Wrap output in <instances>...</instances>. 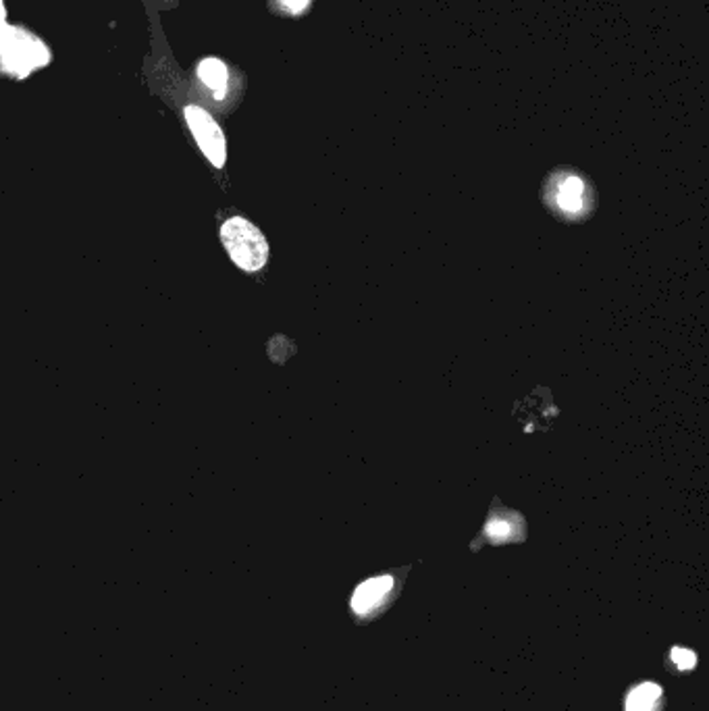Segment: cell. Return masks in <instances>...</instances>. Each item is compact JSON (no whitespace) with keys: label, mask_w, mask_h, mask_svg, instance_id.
Masks as SVG:
<instances>
[{"label":"cell","mask_w":709,"mask_h":711,"mask_svg":"<svg viewBox=\"0 0 709 711\" xmlns=\"http://www.w3.org/2000/svg\"><path fill=\"white\" fill-rule=\"evenodd\" d=\"M396 589V578L387 577L368 578L354 591L352 597V612L358 620H368L372 616H379V612L389 603L391 593Z\"/></svg>","instance_id":"obj_5"},{"label":"cell","mask_w":709,"mask_h":711,"mask_svg":"<svg viewBox=\"0 0 709 711\" xmlns=\"http://www.w3.org/2000/svg\"><path fill=\"white\" fill-rule=\"evenodd\" d=\"M198 75L200 80L215 92V96L221 100L227 94V82H229V73L225 63L219 58H204L198 67Z\"/></svg>","instance_id":"obj_7"},{"label":"cell","mask_w":709,"mask_h":711,"mask_svg":"<svg viewBox=\"0 0 709 711\" xmlns=\"http://www.w3.org/2000/svg\"><path fill=\"white\" fill-rule=\"evenodd\" d=\"M4 19V6H2V2H0V21Z\"/></svg>","instance_id":"obj_11"},{"label":"cell","mask_w":709,"mask_h":711,"mask_svg":"<svg viewBox=\"0 0 709 711\" xmlns=\"http://www.w3.org/2000/svg\"><path fill=\"white\" fill-rule=\"evenodd\" d=\"M281 2L285 4V8L289 13H302L310 4V0H281Z\"/></svg>","instance_id":"obj_10"},{"label":"cell","mask_w":709,"mask_h":711,"mask_svg":"<svg viewBox=\"0 0 709 711\" xmlns=\"http://www.w3.org/2000/svg\"><path fill=\"white\" fill-rule=\"evenodd\" d=\"M183 115L202 154L211 161L213 167L222 169L227 161V141H225V134L219 127V123L202 106H194V104L185 106Z\"/></svg>","instance_id":"obj_2"},{"label":"cell","mask_w":709,"mask_h":711,"mask_svg":"<svg viewBox=\"0 0 709 711\" xmlns=\"http://www.w3.org/2000/svg\"><path fill=\"white\" fill-rule=\"evenodd\" d=\"M40 54H48L44 46L36 38L21 34V30H6L0 34V56L4 61V67L15 71L17 75H27L34 67H42L44 61L38 58Z\"/></svg>","instance_id":"obj_3"},{"label":"cell","mask_w":709,"mask_h":711,"mask_svg":"<svg viewBox=\"0 0 709 711\" xmlns=\"http://www.w3.org/2000/svg\"><path fill=\"white\" fill-rule=\"evenodd\" d=\"M222 248L231 263L244 272H258L268 263V241L263 231L246 217H229L219 229Z\"/></svg>","instance_id":"obj_1"},{"label":"cell","mask_w":709,"mask_h":711,"mask_svg":"<svg viewBox=\"0 0 709 711\" xmlns=\"http://www.w3.org/2000/svg\"><path fill=\"white\" fill-rule=\"evenodd\" d=\"M485 534H487L491 541H495V543L514 541V527L506 518H493L491 516V520L487 522V529H485Z\"/></svg>","instance_id":"obj_8"},{"label":"cell","mask_w":709,"mask_h":711,"mask_svg":"<svg viewBox=\"0 0 709 711\" xmlns=\"http://www.w3.org/2000/svg\"><path fill=\"white\" fill-rule=\"evenodd\" d=\"M664 691L662 686L653 684V682H643L639 686H634L626 701H624V710L626 711H662L664 705Z\"/></svg>","instance_id":"obj_6"},{"label":"cell","mask_w":709,"mask_h":711,"mask_svg":"<svg viewBox=\"0 0 709 711\" xmlns=\"http://www.w3.org/2000/svg\"><path fill=\"white\" fill-rule=\"evenodd\" d=\"M547 198L564 217H580L589 210V187L572 173H562L551 179Z\"/></svg>","instance_id":"obj_4"},{"label":"cell","mask_w":709,"mask_h":711,"mask_svg":"<svg viewBox=\"0 0 709 711\" xmlns=\"http://www.w3.org/2000/svg\"><path fill=\"white\" fill-rule=\"evenodd\" d=\"M670 662L676 666L678 672H686V669H693L697 666V655L689 649H682V647H674L670 651Z\"/></svg>","instance_id":"obj_9"}]
</instances>
